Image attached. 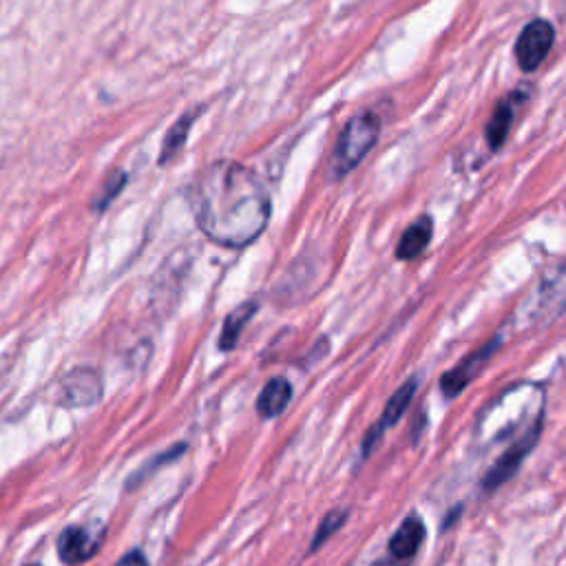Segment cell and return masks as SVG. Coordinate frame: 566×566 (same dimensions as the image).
I'll return each mask as SVG.
<instances>
[{"instance_id": "obj_1", "label": "cell", "mask_w": 566, "mask_h": 566, "mask_svg": "<svg viewBox=\"0 0 566 566\" xmlns=\"http://www.w3.org/2000/svg\"><path fill=\"white\" fill-rule=\"evenodd\" d=\"M191 208L202 233L226 248H244L270 222V195L248 166L219 160L208 164L191 186Z\"/></svg>"}, {"instance_id": "obj_2", "label": "cell", "mask_w": 566, "mask_h": 566, "mask_svg": "<svg viewBox=\"0 0 566 566\" xmlns=\"http://www.w3.org/2000/svg\"><path fill=\"white\" fill-rule=\"evenodd\" d=\"M381 135V120L374 111L365 109L356 113L354 118L345 124L337 144H334L332 160H330V177L332 180H341L352 169L361 164L365 155L370 153Z\"/></svg>"}, {"instance_id": "obj_3", "label": "cell", "mask_w": 566, "mask_h": 566, "mask_svg": "<svg viewBox=\"0 0 566 566\" xmlns=\"http://www.w3.org/2000/svg\"><path fill=\"white\" fill-rule=\"evenodd\" d=\"M540 432H542V418H538L536 423L529 425L527 432H524L516 443H513L505 454H502L494 467H491L487 471V476L482 478V489L485 491H494V489H500L502 485L509 478L516 476V471L520 469V465L524 463V458H527L531 454V449L536 447L538 443V438H540Z\"/></svg>"}, {"instance_id": "obj_4", "label": "cell", "mask_w": 566, "mask_h": 566, "mask_svg": "<svg viewBox=\"0 0 566 566\" xmlns=\"http://www.w3.org/2000/svg\"><path fill=\"white\" fill-rule=\"evenodd\" d=\"M555 40V29L549 20H533L522 29L516 43V60L522 71H536L549 56Z\"/></svg>"}, {"instance_id": "obj_5", "label": "cell", "mask_w": 566, "mask_h": 566, "mask_svg": "<svg viewBox=\"0 0 566 566\" xmlns=\"http://www.w3.org/2000/svg\"><path fill=\"white\" fill-rule=\"evenodd\" d=\"M498 348H500V339H491L489 343L482 345L480 350L465 356V359L460 361L456 368L449 370L443 376V379H440V390H443V394L447 398H456L471 381L476 379V376L480 374V370L489 363L491 356L498 352Z\"/></svg>"}, {"instance_id": "obj_6", "label": "cell", "mask_w": 566, "mask_h": 566, "mask_svg": "<svg viewBox=\"0 0 566 566\" xmlns=\"http://www.w3.org/2000/svg\"><path fill=\"white\" fill-rule=\"evenodd\" d=\"M416 390H418V379H416V376H414V379L407 381V383H403L401 387H398V390L394 392V396L390 398V401H387L385 410H383V414L379 418V423H376L368 432V436H365V440H363V456H368L372 452V449L376 447V443H379L381 436L387 432V429L394 427L398 421H401L403 414L407 412V407H410L412 401H414Z\"/></svg>"}, {"instance_id": "obj_7", "label": "cell", "mask_w": 566, "mask_h": 566, "mask_svg": "<svg viewBox=\"0 0 566 566\" xmlns=\"http://www.w3.org/2000/svg\"><path fill=\"white\" fill-rule=\"evenodd\" d=\"M527 98H529V87H520L518 91L509 93L507 98H502L496 104V109H494V113H491V118L487 122V129H485V138H487V144H489L491 151H498L500 146L505 144L511 124H513V113H516L518 104L522 100H527Z\"/></svg>"}, {"instance_id": "obj_8", "label": "cell", "mask_w": 566, "mask_h": 566, "mask_svg": "<svg viewBox=\"0 0 566 566\" xmlns=\"http://www.w3.org/2000/svg\"><path fill=\"white\" fill-rule=\"evenodd\" d=\"M100 549V538L87 527H67L58 538V555L65 564H80L91 560Z\"/></svg>"}, {"instance_id": "obj_9", "label": "cell", "mask_w": 566, "mask_h": 566, "mask_svg": "<svg viewBox=\"0 0 566 566\" xmlns=\"http://www.w3.org/2000/svg\"><path fill=\"white\" fill-rule=\"evenodd\" d=\"M102 396V381L93 370H76L62 383V401L71 407H87L98 403Z\"/></svg>"}, {"instance_id": "obj_10", "label": "cell", "mask_w": 566, "mask_h": 566, "mask_svg": "<svg viewBox=\"0 0 566 566\" xmlns=\"http://www.w3.org/2000/svg\"><path fill=\"white\" fill-rule=\"evenodd\" d=\"M425 540V524L418 516H410L401 522V527L394 531V536L390 538V549L394 560H412L418 553V549L423 547Z\"/></svg>"}, {"instance_id": "obj_11", "label": "cell", "mask_w": 566, "mask_h": 566, "mask_svg": "<svg viewBox=\"0 0 566 566\" xmlns=\"http://www.w3.org/2000/svg\"><path fill=\"white\" fill-rule=\"evenodd\" d=\"M292 401V385L283 376H275L266 383L257 398V414L261 418H277Z\"/></svg>"}, {"instance_id": "obj_12", "label": "cell", "mask_w": 566, "mask_h": 566, "mask_svg": "<svg viewBox=\"0 0 566 566\" xmlns=\"http://www.w3.org/2000/svg\"><path fill=\"white\" fill-rule=\"evenodd\" d=\"M432 233H434L432 219H429L427 215L418 217L416 222L405 230L401 241H398L396 257L403 259V261L421 257L425 253V248L429 246V241H432Z\"/></svg>"}, {"instance_id": "obj_13", "label": "cell", "mask_w": 566, "mask_h": 566, "mask_svg": "<svg viewBox=\"0 0 566 566\" xmlns=\"http://www.w3.org/2000/svg\"><path fill=\"white\" fill-rule=\"evenodd\" d=\"M257 310H259L257 301H246L228 314L224 321V328H222V337H219V350L230 352L237 348L241 332H244V328L248 326V321L255 317Z\"/></svg>"}, {"instance_id": "obj_14", "label": "cell", "mask_w": 566, "mask_h": 566, "mask_svg": "<svg viewBox=\"0 0 566 566\" xmlns=\"http://www.w3.org/2000/svg\"><path fill=\"white\" fill-rule=\"evenodd\" d=\"M197 115H199V111H188V113L182 115L180 120H177V122L173 124L171 131L166 133L164 144H162L160 160H157V162H160V164L171 162V157L182 151V146H184V142H186V138H188V131H191V127H193V122H195Z\"/></svg>"}, {"instance_id": "obj_15", "label": "cell", "mask_w": 566, "mask_h": 566, "mask_svg": "<svg viewBox=\"0 0 566 566\" xmlns=\"http://www.w3.org/2000/svg\"><path fill=\"white\" fill-rule=\"evenodd\" d=\"M348 516H350L348 509H334V511H330L328 516L319 522V529L314 531L312 544H310V553H314L319 547H323V544H326V540H330L334 533H337L343 527L345 520H348Z\"/></svg>"}, {"instance_id": "obj_16", "label": "cell", "mask_w": 566, "mask_h": 566, "mask_svg": "<svg viewBox=\"0 0 566 566\" xmlns=\"http://www.w3.org/2000/svg\"><path fill=\"white\" fill-rule=\"evenodd\" d=\"M186 449H188V447L182 443V445H175V447H171V449H166V452H164V454H160V456H155L149 465H146L144 469H140L138 474L133 476V480H131V485H129V487H135V485H138L140 480H146V476H151L153 471H157L160 467L173 463V460L180 458V456L186 452Z\"/></svg>"}, {"instance_id": "obj_17", "label": "cell", "mask_w": 566, "mask_h": 566, "mask_svg": "<svg viewBox=\"0 0 566 566\" xmlns=\"http://www.w3.org/2000/svg\"><path fill=\"white\" fill-rule=\"evenodd\" d=\"M124 184H127V173H115L113 177H109L107 186H104V191L96 199V204H93V208H96V211H102V208H107L113 202V199L118 197V193L122 191Z\"/></svg>"}, {"instance_id": "obj_18", "label": "cell", "mask_w": 566, "mask_h": 566, "mask_svg": "<svg viewBox=\"0 0 566 566\" xmlns=\"http://www.w3.org/2000/svg\"><path fill=\"white\" fill-rule=\"evenodd\" d=\"M115 566H149V560H146V555L140 549H133L127 555H122Z\"/></svg>"}, {"instance_id": "obj_19", "label": "cell", "mask_w": 566, "mask_h": 566, "mask_svg": "<svg viewBox=\"0 0 566 566\" xmlns=\"http://www.w3.org/2000/svg\"><path fill=\"white\" fill-rule=\"evenodd\" d=\"M25 566H38V564H25Z\"/></svg>"}]
</instances>
